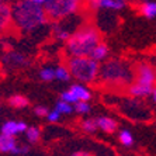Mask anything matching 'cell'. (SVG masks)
<instances>
[{"instance_id":"obj_21","label":"cell","mask_w":156,"mask_h":156,"mask_svg":"<svg viewBox=\"0 0 156 156\" xmlns=\"http://www.w3.org/2000/svg\"><path fill=\"white\" fill-rule=\"evenodd\" d=\"M118 141L121 142V145H124L125 148H129V146L134 145V136L128 129H122L120 131L118 134Z\"/></svg>"},{"instance_id":"obj_3","label":"cell","mask_w":156,"mask_h":156,"mask_svg":"<svg viewBox=\"0 0 156 156\" xmlns=\"http://www.w3.org/2000/svg\"><path fill=\"white\" fill-rule=\"evenodd\" d=\"M97 80L111 87H124L132 83L134 69L124 59H105L103 65L98 66Z\"/></svg>"},{"instance_id":"obj_27","label":"cell","mask_w":156,"mask_h":156,"mask_svg":"<svg viewBox=\"0 0 156 156\" xmlns=\"http://www.w3.org/2000/svg\"><path fill=\"white\" fill-rule=\"evenodd\" d=\"M28 152V148L27 146H24V145H16V148L13 149V155H26V153Z\"/></svg>"},{"instance_id":"obj_20","label":"cell","mask_w":156,"mask_h":156,"mask_svg":"<svg viewBox=\"0 0 156 156\" xmlns=\"http://www.w3.org/2000/svg\"><path fill=\"white\" fill-rule=\"evenodd\" d=\"M55 110H56L61 115H70V114L73 113V104L66 103L59 98L58 101H56V105H55Z\"/></svg>"},{"instance_id":"obj_13","label":"cell","mask_w":156,"mask_h":156,"mask_svg":"<svg viewBox=\"0 0 156 156\" xmlns=\"http://www.w3.org/2000/svg\"><path fill=\"white\" fill-rule=\"evenodd\" d=\"M96 124H97V129H101L103 132H107V134H111L117 129L118 124L110 118V117H98V118H94Z\"/></svg>"},{"instance_id":"obj_1","label":"cell","mask_w":156,"mask_h":156,"mask_svg":"<svg viewBox=\"0 0 156 156\" xmlns=\"http://www.w3.org/2000/svg\"><path fill=\"white\" fill-rule=\"evenodd\" d=\"M48 24L44 7L30 0H18L11 6V26L23 34L35 33Z\"/></svg>"},{"instance_id":"obj_2","label":"cell","mask_w":156,"mask_h":156,"mask_svg":"<svg viewBox=\"0 0 156 156\" xmlns=\"http://www.w3.org/2000/svg\"><path fill=\"white\" fill-rule=\"evenodd\" d=\"M101 41V34L91 24L77 27L65 41L66 56H90L93 48Z\"/></svg>"},{"instance_id":"obj_29","label":"cell","mask_w":156,"mask_h":156,"mask_svg":"<svg viewBox=\"0 0 156 156\" xmlns=\"http://www.w3.org/2000/svg\"><path fill=\"white\" fill-rule=\"evenodd\" d=\"M149 97H151V101H152V104H155V103H156V89L152 91V94L149 96Z\"/></svg>"},{"instance_id":"obj_24","label":"cell","mask_w":156,"mask_h":156,"mask_svg":"<svg viewBox=\"0 0 156 156\" xmlns=\"http://www.w3.org/2000/svg\"><path fill=\"white\" fill-rule=\"evenodd\" d=\"M80 127L87 134H93V132L97 131V124H96L94 118H86V120H83L80 122Z\"/></svg>"},{"instance_id":"obj_11","label":"cell","mask_w":156,"mask_h":156,"mask_svg":"<svg viewBox=\"0 0 156 156\" xmlns=\"http://www.w3.org/2000/svg\"><path fill=\"white\" fill-rule=\"evenodd\" d=\"M108 56H110L108 45H107L105 42H103V41H100V42L93 48V51H91V54H90L89 58H91L93 61L97 62V63H103L105 59H108Z\"/></svg>"},{"instance_id":"obj_31","label":"cell","mask_w":156,"mask_h":156,"mask_svg":"<svg viewBox=\"0 0 156 156\" xmlns=\"http://www.w3.org/2000/svg\"><path fill=\"white\" fill-rule=\"evenodd\" d=\"M115 2H118V3H121L122 6H125V3H127V0H115Z\"/></svg>"},{"instance_id":"obj_22","label":"cell","mask_w":156,"mask_h":156,"mask_svg":"<svg viewBox=\"0 0 156 156\" xmlns=\"http://www.w3.org/2000/svg\"><path fill=\"white\" fill-rule=\"evenodd\" d=\"M73 111H76L79 115H87L91 111L89 101H76L73 103Z\"/></svg>"},{"instance_id":"obj_4","label":"cell","mask_w":156,"mask_h":156,"mask_svg":"<svg viewBox=\"0 0 156 156\" xmlns=\"http://www.w3.org/2000/svg\"><path fill=\"white\" fill-rule=\"evenodd\" d=\"M66 66L70 77L77 80L79 83L91 84L97 80L100 63L89 56H69L66 61Z\"/></svg>"},{"instance_id":"obj_19","label":"cell","mask_w":156,"mask_h":156,"mask_svg":"<svg viewBox=\"0 0 156 156\" xmlns=\"http://www.w3.org/2000/svg\"><path fill=\"white\" fill-rule=\"evenodd\" d=\"M24 132H26V138L30 144H37L41 138V129L38 127H27Z\"/></svg>"},{"instance_id":"obj_28","label":"cell","mask_w":156,"mask_h":156,"mask_svg":"<svg viewBox=\"0 0 156 156\" xmlns=\"http://www.w3.org/2000/svg\"><path fill=\"white\" fill-rule=\"evenodd\" d=\"M70 156H91L89 152H84V151H77V152L72 153Z\"/></svg>"},{"instance_id":"obj_7","label":"cell","mask_w":156,"mask_h":156,"mask_svg":"<svg viewBox=\"0 0 156 156\" xmlns=\"http://www.w3.org/2000/svg\"><path fill=\"white\" fill-rule=\"evenodd\" d=\"M156 73L155 68L149 65L148 62H141L134 69V82L141 84H148V86H155Z\"/></svg>"},{"instance_id":"obj_14","label":"cell","mask_w":156,"mask_h":156,"mask_svg":"<svg viewBox=\"0 0 156 156\" xmlns=\"http://www.w3.org/2000/svg\"><path fill=\"white\" fill-rule=\"evenodd\" d=\"M4 62L7 63L9 66H14V68H18V66H24L27 63L26 56L20 52H14L11 51L9 52L6 56H4Z\"/></svg>"},{"instance_id":"obj_26","label":"cell","mask_w":156,"mask_h":156,"mask_svg":"<svg viewBox=\"0 0 156 156\" xmlns=\"http://www.w3.org/2000/svg\"><path fill=\"white\" fill-rule=\"evenodd\" d=\"M48 111H49V110H48L45 105H35V107H34V113H35L37 117H47Z\"/></svg>"},{"instance_id":"obj_25","label":"cell","mask_w":156,"mask_h":156,"mask_svg":"<svg viewBox=\"0 0 156 156\" xmlns=\"http://www.w3.org/2000/svg\"><path fill=\"white\" fill-rule=\"evenodd\" d=\"M61 114L56 111V110H52V111H48L47 114V120L49 121V122L55 124V122H59V120H61Z\"/></svg>"},{"instance_id":"obj_33","label":"cell","mask_w":156,"mask_h":156,"mask_svg":"<svg viewBox=\"0 0 156 156\" xmlns=\"http://www.w3.org/2000/svg\"><path fill=\"white\" fill-rule=\"evenodd\" d=\"M144 2H146V0H144Z\"/></svg>"},{"instance_id":"obj_15","label":"cell","mask_w":156,"mask_h":156,"mask_svg":"<svg viewBox=\"0 0 156 156\" xmlns=\"http://www.w3.org/2000/svg\"><path fill=\"white\" fill-rule=\"evenodd\" d=\"M17 145L16 136H10V135L0 134V152L3 153H11L13 149Z\"/></svg>"},{"instance_id":"obj_6","label":"cell","mask_w":156,"mask_h":156,"mask_svg":"<svg viewBox=\"0 0 156 156\" xmlns=\"http://www.w3.org/2000/svg\"><path fill=\"white\" fill-rule=\"evenodd\" d=\"M59 98L66 103H70V104H73V103H76V101H90L91 91L86 84L76 83V84H72L65 91H62Z\"/></svg>"},{"instance_id":"obj_30","label":"cell","mask_w":156,"mask_h":156,"mask_svg":"<svg viewBox=\"0 0 156 156\" xmlns=\"http://www.w3.org/2000/svg\"><path fill=\"white\" fill-rule=\"evenodd\" d=\"M30 2H33V3H35V4H40V6H42L47 0H30Z\"/></svg>"},{"instance_id":"obj_23","label":"cell","mask_w":156,"mask_h":156,"mask_svg":"<svg viewBox=\"0 0 156 156\" xmlns=\"http://www.w3.org/2000/svg\"><path fill=\"white\" fill-rule=\"evenodd\" d=\"M40 77L42 82H52L55 80V73H54V66H44L40 70Z\"/></svg>"},{"instance_id":"obj_17","label":"cell","mask_w":156,"mask_h":156,"mask_svg":"<svg viewBox=\"0 0 156 156\" xmlns=\"http://www.w3.org/2000/svg\"><path fill=\"white\" fill-rule=\"evenodd\" d=\"M7 103L13 108H26L27 105H28V98L21 94H14L9 98Z\"/></svg>"},{"instance_id":"obj_5","label":"cell","mask_w":156,"mask_h":156,"mask_svg":"<svg viewBox=\"0 0 156 156\" xmlns=\"http://www.w3.org/2000/svg\"><path fill=\"white\" fill-rule=\"evenodd\" d=\"M83 6L84 0H47L42 4L48 20L54 23L77 14Z\"/></svg>"},{"instance_id":"obj_10","label":"cell","mask_w":156,"mask_h":156,"mask_svg":"<svg viewBox=\"0 0 156 156\" xmlns=\"http://www.w3.org/2000/svg\"><path fill=\"white\" fill-rule=\"evenodd\" d=\"M28 127L24 121H16V120H10L2 125L0 128V134L4 135H10V136H17V135L23 134L26 128Z\"/></svg>"},{"instance_id":"obj_8","label":"cell","mask_w":156,"mask_h":156,"mask_svg":"<svg viewBox=\"0 0 156 156\" xmlns=\"http://www.w3.org/2000/svg\"><path fill=\"white\" fill-rule=\"evenodd\" d=\"M155 90V86H148V84H141L136 82L128 84V94L132 98H149V96L152 94V91Z\"/></svg>"},{"instance_id":"obj_12","label":"cell","mask_w":156,"mask_h":156,"mask_svg":"<svg viewBox=\"0 0 156 156\" xmlns=\"http://www.w3.org/2000/svg\"><path fill=\"white\" fill-rule=\"evenodd\" d=\"M11 27V7L4 2H0V33L7 31Z\"/></svg>"},{"instance_id":"obj_16","label":"cell","mask_w":156,"mask_h":156,"mask_svg":"<svg viewBox=\"0 0 156 156\" xmlns=\"http://www.w3.org/2000/svg\"><path fill=\"white\" fill-rule=\"evenodd\" d=\"M139 13L148 20H153L156 17V3L152 0H146L139 6Z\"/></svg>"},{"instance_id":"obj_32","label":"cell","mask_w":156,"mask_h":156,"mask_svg":"<svg viewBox=\"0 0 156 156\" xmlns=\"http://www.w3.org/2000/svg\"><path fill=\"white\" fill-rule=\"evenodd\" d=\"M0 2H4V0H0Z\"/></svg>"},{"instance_id":"obj_9","label":"cell","mask_w":156,"mask_h":156,"mask_svg":"<svg viewBox=\"0 0 156 156\" xmlns=\"http://www.w3.org/2000/svg\"><path fill=\"white\" fill-rule=\"evenodd\" d=\"M84 6L90 10H121L124 7L115 0H84Z\"/></svg>"},{"instance_id":"obj_18","label":"cell","mask_w":156,"mask_h":156,"mask_svg":"<svg viewBox=\"0 0 156 156\" xmlns=\"http://www.w3.org/2000/svg\"><path fill=\"white\" fill-rule=\"evenodd\" d=\"M54 73H55V80H59V82H68V80H70V73L68 70V66L66 65L55 66Z\"/></svg>"}]
</instances>
